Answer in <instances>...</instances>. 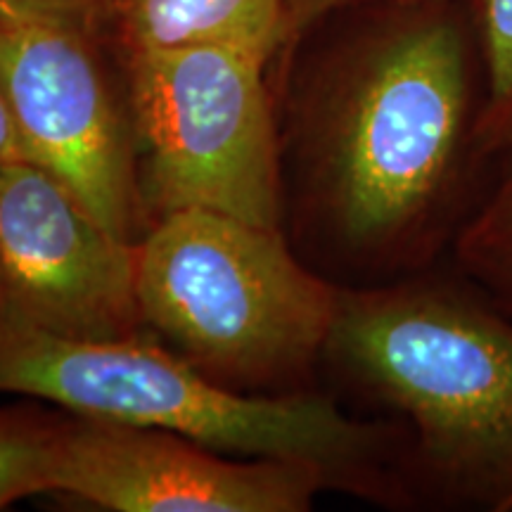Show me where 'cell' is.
<instances>
[{"instance_id":"cell-15","label":"cell","mask_w":512,"mask_h":512,"mask_svg":"<svg viewBox=\"0 0 512 512\" xmlns=\"http://www.w3.org/2000/svg\"><path fill=\"white\" fill-rule=\"evenodd\" d=\"M8 159H29L24 152L22 138H19L15 117H12L8 100H5L3 91H0V162Z\"/></svg>"},{"instance_id":"cell-2","label":"cell","mask_w":512,"mask_h":512,"mask_svg":"<svg viewBox=\"0 0 512 512\" xmlns=\"http://www.w3.org/2000/svg\"><path fill=\"white\" fill-rule=\"evenodd\" d=\"M420 275L339 287L325 354L406 415L434 489L512 510V318L467 278Z\"/></svg>"},{"instance_id":"cell-1","label":"cell","mask_w":512,"mask_h":512,"mask_svg":"<svg viewBox=\"0 0 512 512\" xmlns=\"http://www.w3.org/2000/svg\"><path fill=\"white\" fill-rule=\"evenodd\" d=\"M373 3L306 93L292 143L306 233L363 287L451 252L491 171L472 0Z\"/></svg>"},{"instance_id":"cell-12","label":"cell","mask_w":512,"mask_h":512,"mask_svg":"<svg viewBox=\"0 0 512 512\" xmlns=\"http://www.w3.org/2000/svg\"><path fill=\"white\" fill-rule=\"evenodd\" d=\"M60 425L31 411H0V510L53 491Z\"/></svg>"},{"instance_id":"cell-14","label":"cell","mask_w":512,"mask_h":512,"mask_svg":"<svg viewBox=\"0 0 512 512\" xmlns=\"http://www.w3.org/2000/svg\"><path fill=\"white\" fill-rule=\"evenodd\" d=\"M0 5H24V8L57 10L86 19V22L91 24H100L107 22L110 0H0Z\"/></svg>"},{"instance_id":"cell-8","label":"cell","mask_w":512,"mask_h":512,"mask_svg":"<svg viewBox=\"0 0 512 512\" xmlns=\"http://www.w3.org/2000/svg\"><path fill=\"white\" fill-rule=\"evenodd\" d=\"M328 472L278 458L235 460L178 434L62 420L53 491L112 512H302Z\"/></svg>"},{"instance_id":"cell-9","label":"cell","mask_w":512,"mask_h":512,"mask_svg":"<svg viewBox=\"0 0 512 512\" xmlns=\"http://www.w3.org/2000/svg\"><path fill=\"white\" fill-rule=\"evenodd\" d=\"M126 53L230 46L268 60L287 46L283 0H110Z\"/></svg>"},{"instance_id":"cell-10","label":"cell","mask_w":512,"mask_h":512,"mask_svg":"<svg viewBox=\"0 0 512 512\" xmlns=\"http://www.w3.org/2000/svg\"><path fill=\"white\" fill-rule=\"evenodd\" d=\"M451 254L460 275L512 318V145L491 162Z\"/></svg>"},{"instance_id":"cell-4","label":"cell","mask_w":512,"mask_h":512,"mask_svg":"<svg viewBox=\"0 0 512 512\" xmlns=\"http://www.w3.org/2000/svg\"><path fill=\"white\" fill-rule=\"evenodd\" d=\"M145 328L192 366L273 382L325 354L339 287L304 266L280 228L207 209L159 216L136 242Z\"/></svg>"},{"instance_id":"cell-7","label":"cell","mask_w":512,"mask_h":512,"mask_svg":"<svg viewBox=\"0 0 512 512\" xmlns=\"http://www.w3.org/2000/svg\"><path fill=\"white\" fill-rule=\"evenodd\" d=\"M0 320L64 339L147 330L136 242L110 233L31 159L0 162Z\"/></svg>"},{"instance_id":"cell-11","label":"cell","mask_w":512,"mask_h":512,"mask_svg":"<svg viewBox=\"0 0 512 512\" xmlns=\"http://www.w3.org/2000/svg\"><path fill=\"white\" fill-rule=\"evenodd\" d=\"M484 62L479 145L486 159L512 145V0H472Z\"/></svg>"},{"instance_id":"cell-5","label":"cell","mask_w":512,"mask_h":512,"mask_svg":"<svg viewBox=\"0 0 512 512\" xmlns=\"http://www.w3.org/2000/svg\"><path fill=\"white\" fill-rule=\"evenodd\" d=\"M126 55L145 219L207 209L280 228L283 176L266 62L230 46Z\"/></svg>"},{"instance_id":"cell-6","label":"cell","mask_w":512,"mask_h":512,"mask_svg":"<svg viewBox=\"0 0 512 512\" xmlns=\"http://www.w3.org/2000/svg\"><path fill=\"white\" fill-rule=\"evenodd\" d=\"M95 24L67 12L0 5V91L31 162L126 242L143 238L131 112L91 46Z\"/></svg>"},{"instance_id":"cell-3","label":"cell","mask_w":512,"mask_h":512,"mask_svg":"<svg viewBox=\"0 0 512 512\" xmlns=\"http://www.w3.org/2000/svg\"><path fill=\"white\" fill-rule=\"evenodd\" d=\"M0 392L171 432L226 456L311 463L354 491L380 486L389 453L380 425L349 418L325 396L233 392L150 335L64 339L0 320Z\"/></svg>"},{"instance_id":"cell-13","label":"cell","mask_w":512,"mask_h":512,"mask_svg":"<svg viewBox=\"0 0 512 512\" xmlns=\"http://www.w3.org/2000/svg\"><path fill=\"white\" fill-rule=\"evenodd\" d=\"M363 3H373V0H283L287 46L304 34H309L325 19L335 17L337 12L356 8V5Z\"/></svg>"}]
</instances>
